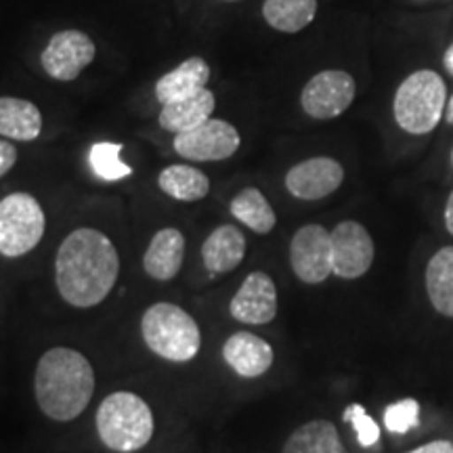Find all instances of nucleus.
<instances>
[{
	"instance_id": "423d86ee",
	"label": "nucleus",
	"mask_w": 453,
	"mask_h": 453,
	"mask_svg": "<svg viewBox=\"0 0 453 453\" xmlns=\"http://www.w3.org/2000/svg\"><path fill=\"white\" fill-rule=\"evenodd\" d=\"M47 217L41 202L26 191H15L0 200V254L19 258L41 243Z\"/></svg>"
},
{
	"instance_id": "20e7f679",
	"label": "nucleus",
	"mask_w": 453,
	"mask_h": 453,
	"mask_svg": "<svg viewBox=\"0 0 453 453\" xmlns=\"http://www.w3.org/2000/svg\"><path fill=\"white\" fill-rule=\"evenodd\" d=\"M147 349L170 364H189L202 349L197 321L174 303H156L141 317Z\"/></svg>"
},
{
	"instance_id": "1a4fd4ad",
	"label": "nucleus",
	"mask_w": 453,
	"mask_h": 453,
	"mask_svg": "<svg viewBox=\"0 0 453 453\" xmlns=\"http://www.w3.org/2000/svg\"><path fill=\"white\" fill-rule=\"evenodd\" d=\"M290 265L294 275L307 286H319L332 271V231L324 225L300 226L290 242Z\"/></svg>"
},
{
	"instance_id": "2f4dec72",
	"label": "nucleus",
	"mask_w": 453,
	"mask_h": 453,
	"mask_svg": "<svg viewBox=\"0 0 453 453\" xmlns=\"http://www.w3.org/2000/svg\"><path fill=\"white\" fill-rule=\"evenodd\" d=\"M443 120L447 122V124H451L453 127V95L449 99H447V107H445V118Z\"/></svg>"
},
{
	"instance_id": "72a5a7b5",
	"label": "nucleus",
	"mask_w": 453,
	"mask_h": 453,
	"mask_svg": "<svg viewBox=\"0 0 453 453\" xmlns=\"http://www.w3.org/2000/svg\"><path fill=\"white\" fill-rule=\"evenodd\" d=\"M234 3H235V0H234Z\"/></svg>"
},
{
	"instance_id": "a211bd4d",
	"label": "nucleus",
	"mask_w": 453,
	"mask_h": 453,
	"mask_svg": "<svg viewBox=\"0 0 453 453\" xmlns=\"http://www.w3.org/2000/svg\"><path fill=\"white\" fill-rule=\"evenodd\" d=\"M208 81H211V65L206 64V59L197 55L189 57L156 82V99L164 105L170 101L189 97V95L206 88Z\"/></svg>"
},
{
	"instance_id": "473e14b6",
	"label": "nucleus",
	"mask_w": 453,
	"mask_h": 453,
	"mask_svg": "<svg viewBox=\"0 0 453 453\" xmlns=\"http://www.w3.org/2000/svg\"><path fill=\"white\" fill-rule=\"evenodd\" d=\"M451 166H453V150H451Z\"/></svg>"
},
{
	"instance_id": "c756f323",
	"label": "nucleus",
	"mask_w": 453,
	"mask_h": 453,
	"mask_svg": "<svg viewBox=\"0 0 453 453\" xmlns=\"http://www.w3.org/2000/svg\"><path fill=\"white\" fill-rule=\"evenodd\" d=\"M443 219H445V229H447V234L453 235V191H451L449 197H447V202H445V214H443Z\"/></svg>"
},
{
	"instance_id": "aec40b11",
	"label": "nucleus",
	"mask_w": 453,
	"mask_h": 453,
	"mask_svg": "<svg viewBox=\"0 0 453 453\" xmlns=\"http://www.w3.org/2000/svg\"><path fill=\"white\" fill-rule=\"evenodd\" d=\"M424 283L433 309L453 319V246H443L430 257Z\"/></svg>"
},
{
	"instance_id": "f8f14e48",
	"label": "nucleus",
	"mask_w": 453,
	"mask_h": 453,
	"mask_svg": "<svg viewBox=\"0 0 453 453\" xmlns=\"http://www.w3.org/2000/svg\"><path fill=\"white\" fill-rule=\"evenodd\" d=\"M344 180L342 164L334 157L317 156L309 160L294 164L286 174L288 194L296 200L315 202L324 200L340 189Z\"/></svg>"
},
{
	"instance_id": "4468645a",
	"label": "nucleus",
	"mask_w": 453,
	"mask_h": 453,
	"mask_svg": "<svg viewBox=\"0 0 453 453\" xmlns=\"http://www.w3.org/2000/svg\"><path fill=\"white\" fill-rule=\"evenodd\" d=\"M225 364L242 378H260L271 370L275 350L265 338L252 332H235L223 344Z\"/></svg>"
},
{
	"instance_id": "b1692460",
	"label": "nucleus",
	"mask_w": 453,
	"mask_h": 453,
	"mask_svg": "<svg viewBox=\"0 0 453 453\" xmlns=\"http://www.w3.org/2000/svg\"><path fill=\"white\" fill-rule=\"evenodd\" d=\"M317 15V0H265L263 17L277 32L296 34Z\"/></svg>"
},
{
	"instance_id": "0eeeda50",
	"label": "nucleus",
	"mask_w": 453,
	"mask_h": 453,
	"mask_svg": "<svg viewBox=\"0 0 453 453\" xmlns=\"http://www.w3.org/2000/svg\"><path fill=\"white\" fill-rule=\"evenodd\" d=\"M357 95L355 78L344 70L315 73L300 93V105L313 120H334L353 105Z\"/></svg>"
},
{
	"instance_id": "cd10ccee",
	"label": "nucleus",
	"mask_w": 453,
	"mask_h": 453,
	"mask_svg": "<svg viewBox=\"0 0 453 453\" xmlns=\"http://www.w3.org/2000/svg\"><path fill=\"white\" fill-rule=\"evenodd\" d=\"M17 162V150L13 143L0 139V179L9 173L11 168L15 166Z\"/></svg>"
},
{
	"instance_id": "4be33fe9",
	"label": "nucleus",
	"mask_w": 453,
	"mask_h": 453,
	"mask_svg": "<svg viewBox=\"0 0 453 453\" xmlns=\"http://www.w3.org/2000/svg\"><path fill=\"white\" fill-rule=\"evenodd\" d=\"M157 187L177 202H200L211 191V179L189 164H170L157 177Z\"/></svg>"
},
{
	"instance_id": "a878e982",
	"label": "nucleus",
	"mask_w": 453,
	"mask_h": 453,
	"mask_svg": "<svg viewBox=\"0 0 453 453\" xmlns=\"http://www.w3.org/2000/svg\"><path fill=\"white\" fill-rule=\"evenodd\" d=\"M422 407L416 399H401L384 410V428L393 434H407L420 426Z\"/></svg>"
},
{
	"instance_id": "412c9836",
	"label": "nucleus",
	"mask_w": 453,
	"mask_h": 453,
	"mask_svg": "<svg viewBox=\"0 0 453 453\" xmlns=\"http://www.w3.org/2000/svg\"><path fill=\"white\" fill-rule=\"evenodd\" d=\"M281 453H349L330 420H311L298 426L283 443Z\"/></svg>"
},
{
	"instance_id": "f03ea898",
	"label": "nucleus",
	"mask_w": 453,
	"mask_h": 453,
	"mask_svg": "<svg viewBox=\"0 0 453 453\" xmlns=\"http://www.w3.org/2000/svg\"><path fill=\"white\" fill-rule=\"evenodd\" d=\"M34 395L41 411L50 420H76L95 395L93 364L81 350L70 347L44 350L34 372Z\"/></svg>"
},
{
	"instance_id": "f3484780",
	"label": "nucleus",
	"mask_w": 453,
	"mask_h": 453,
	"mask_svg": "<svg viewBox=\"0 0 453 453\" xmlns=\"http://www.w3.org/2000/svg\"><path fill=\"white\" fill-rule=\"evenodd\" d=\"M214 107H217L214 93L203 88L200 93L189 95V97L164 104L160 116H157V122H160V127L164 130H168V133H187V130L211 120Z\"/></svg>"
},
{
	"instance_id": "c85d7f7f",
	"label": "nucleus",
	"mask_w": 453,
	"mask_h": 453,
	"mask_svg": "<svg viewBox=\"0 0 453 453\" xmlns=\"http://www.w3.org/2000/svg\"><path fill=\"white\" fill-rule=\"evenodd\" d=\"M407 453H453V443L447 439H439V441H430V443H424L416 449L407 451Z\"/></svg>"
},
{
	"instance_id": "bb28decb",
	"label": "nucleus",
	"mask_w": 453,
	"mask_h": 453,
	"mask_svg": "<svg viewBox=\"0 0 453 453\" xmlns=\"http://www.w3.org/2000/svg\"><path fill=\"white\" fill-rule=\"evenodd\" d=\"M344 420L350 422V426L355 428L357 443L361 447L372 449V447L378 445V441H380V426H378V422L365 411L364 405H349L347 410H344Z\"/></svg>"
},
{
	"instance_id": "6ab92c4d",
	"label": "nucleus",
	"mask_w": 453,
	"mask_h": 453,
	"mask_svg": "<svg viewBox=\"0 0 453 453\" xmlns=\"http://www.w3.org/2000/svg\"><path fill=\"white\" fill-rule=\"evenodd\" d=\"M42 133V113L32 101L0 97V137L34 141Z\"/></svg>"
},
{
	"instance_id": "7ed1b4c3",
	"label": "nucleus",
	"mask_w": 453,
	"mask_h": 453,
	"mask_svg": "<svg viewBox=\"0 0 453 453\" xmlns=\"http://www.w3.org/2000/svg\"><path fill=\"white\" fill-rule=\"evenodd\" d=\"M95 426L101 443L116 453L145 449L156 433L154 411L150 403L130 390H116L101 401Z\"/></svg>"
},
{
	"instance_id": "dca6fc26",
	"label": "nucleus",
	"mask_w": 453,
	"mask_h": 453,
	"mask_svg": "<svg viewBox=\"0 0 453 453\" xmlns=\"http://www.w3.org/2000/svg\"><path fill=\"white\" fill-rule=\"evenodd\" d=\"M248 242L242 229L235 225H220L203 240L202 260L203 267L211 273L223 275L231 273L242 265L246 258Z\"/></svg>"
},
{
	"instance_id": "7c9ffc66",
	"label": "nucleus",
	"mask_w": 453,
	"mask_h": 453,
	"mask_svg": "<svg viewBox=\"0 0 453 453\" xmlns=\"http://www.w3.org/2000/svg\"><path fill=\"white\" fill-rule=\"evenodd\" d=\"M443 65H445V70L451 73L453 76V44H449V49L445 50V55H443Z\"/></svg>"
},
{
	"instance_id": "393cba45",
	"label": "nucleus",
	"mask_w": 453,
	"mask_h": 453,
	"mask_svg": "<svg viewBox=\"0 0 453 453\" xmlns=\"http://www.w3.org/2000/svg\"><path fill=\"white\" fill-rule=\"evenodd\" d=\"M120 151V143H107V141H101V143H95L90 147V168L105 183H116V180H122L133 174V168L122 162Z\"/></svg>"
},
{
	"instance_id": "9b49d317",
	"label": "nucleus",
	"mask_w": 453,
	"mask_h": 453,
	"mask_svg": "<svg viewBox=\"0 0 453 453\" xmlns=\"http://www.w3.org/2000/svg\"><path fill=\"white\" fill-rule=\"evenodd\" d=\"M376 246L357 220H342L332 231V271L340 280H359L372 269Z\"/></svg>"
},
{
	"instance_id": "2eb2a0df",
	"label": "nucleus",
	"mask_w": 453,
	"mask_h": 453,
	"mask_svg": "<svg viewBox=\"0 0 453 453\" xmlns=\"http://www.w3.org/2000/svg\"><path fill=\"white\" fill-rule=\"evenodd\" d=\"M185 258V235L174 226L160 229L143 254L145 273L156 281H170L179 275Z\"/></svg>"
},
{
	"instance_id": "5701e85b",
	"label": "nucleus",
	"mask_w": 453,
	"mask_h": 453,
	"mask_svg": "<svg viewBox=\"0 0 453 453\" xmlns=\"http://www.w3.org/2000/svg\"><path fill=\"white\" fill-rule=\"evenodd\" d=\"M231 217L246 225L258 235H267L275 229L277 214L267 197L257 187H246L229 203Z\"/></svg>"
},
{
	"instance_id": "ddd939ff",
	"label": "nucleus",
	"mask_w": 453,
	"mask_h": 453,
	"mask_svg": "<svg viewBox=\"0 0 453 453\" xmlns=\"http://www.w3.org/2000/svg\"><path fill=\"white\" fill-rule=\"evenodd\" d=\"M229 313L246 326H267L277 315V286L265 271H252L229 303Z\"/></svg>"
},
{
	"instance_id": "6e6552de",
	"label": "nucleus",
	"mask_w": 453,
	"mask_h": 453,
	"mask_svg": "<svg viewBox=\"0 0 453 453\" xmlns=\"http://www.w3.org/2000/svg\"><path fill=\"white\" fill-rule=\"evenodd\" d=\"M240 143V133L234 124L211 118L187 133L174 134L173 147L180 157L189 162H220L234 157Z\"/></svg>"
},
{
	"instance_id": "9d476101",
	"label": "nucleus",
	"mask_w": 453,
	"mask_h": 453,
	"mask_svg": "<svg viewBox=\"0 0 453 453\" xmlns=\"http://www.w3.org/2000/svg\"><path fill=\"white\" fill-rule=\"evenodd\" d=\"M95 55L97 47L87 32L61 30L50 36L41 55V64L53 81L72 82L93 64Z\"/></svg>"
},
{
	"instance_id": "39448f33",
	"label": "nucleus",
	"mask_w": 453,
	"mask_h": 453,
	"mask_svg": "<svg viewBox=\"0 0 453 453\" xmlns=\"http://www.w3.org/2000/svg\"><path fill=\"white\" fill-rule=\"evenodd\" d=\"M447 84L439 72L418 70L396 87L393 113L396 127L410 134H428L445 118Z\"/></svg>"
},
{
	"instance_id": "f257e3e1",
	"label": "nucleus",
	"mask_w": 453,
	"mask_h": 453,
	"mask_svg": "<svg viewBox=\"0 0 453 453\" xmlns=\"http://www.w3.org/2000/svg\"><path fill=\"white\" fill-rule=\"evenodd\" d=\"M120 277V254L104 231L81 226L61 242L55 286L73 309H93L110 296Z\"/></svg>"
}]
</instances>
